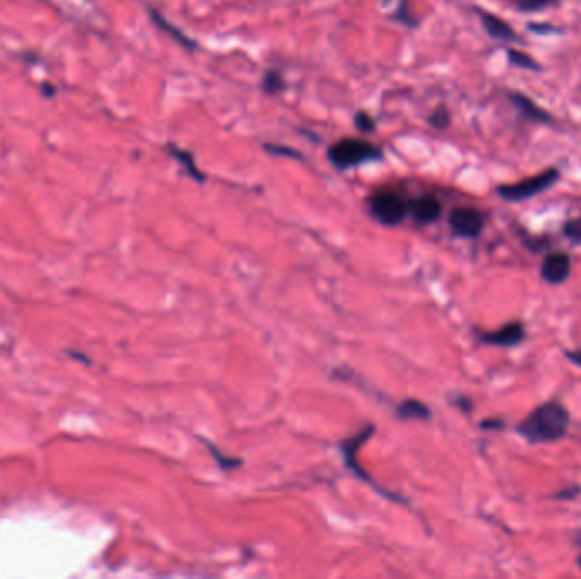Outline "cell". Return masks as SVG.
Listing matches in <instances>:
<instances>
[{
  "label": "cell",
  "instance_id": "6da1fadb",
  "mask_svg": "<svg viewBox=\"0 0 581 579\" xmlns=\"http://www.w3.org/2000/svg\"><path fill=\"white\" fill-rule=\"evenodd\" d=\"M569 415L565 407L551 401L534 409L518 423L517 432L530 444H549L568 434Z\"/></svg>",
  "mask_w": 581,
  "mask_h": 579
},
{
  "label": "cell",
  "instance_id": "7a4b0ae2",
  "mask_svg": "<svg viewBox=\"0 0 581 579\" xmlns=\"http://www.w3.org/2000/svg\"><path fill=\"white\" fill-rule=\"evenodd\" d=\"M381 158L383 152L379 146L359 138H344L329 148V160L339 171H349Z\"/></svg>",
  "mask_w": 581,
  "mask_h": 579
},
{
  "label": "cell",
  "instance_id": "3957f363",
  "mask_svg": "<svg viewBox=\"0 0 581 579\" xmlns=\"http://www.w3.org/2000/svg\"><path fill=\"white\" fill-rule=\"evenodd\" d=\"M559 181V171L557 169H547V171L537 173L536 177H530L526 181H520L517 184L500 185L497 189L498 196L510 201V202H520L526 199L534 198L553 187Z\"/></svg>",
  "mask_w": 581,
  "mask_h": 579
},
{
  "label": "cell",
  "instance_id": "277c9868",
  "mask_svg": "<svg viewBox=\"0 0 581 579\" xmlns=\"http://www.w3.org/2000/svg\"><path fill=\"white\" fill-rule=\"evenodd\" d=\"M372 216L386 226H397L409 216V204L395 191H379L369 201Z\"/></svg>",
  "mask_w": 581,
  "mask_h": 579
},
{
  "label": "cell",
  "instance_id": "5b68a950",
  "mask_svg": "<svg viewBox=\"0 0 581 579\" xmlns=\"http://www.w3.org/2000/svg\"><path fill=\"white\" fill-rule=\"evenodd\" d=\"M449 226L458 237H479L485 228V216L475 208H456L449 214Z\"/></svg>",
  "mask_w": 581,
  "mask_h": 579
},
{
  "label": "cell",
  "instance_id": "8992f818",
  "mask_svg": "<svg viewBox=\"0 0 581 579\" xmlns=\"http://www.w3.org/2000/svg\"><path fill=\"white\" fill-rule=\"evenodd\" d=\"M571 270V260L568 255L563 251L551 253L544 259L541 267V277L547 284H563L569 276Z\"/></svg>",
  "mask_w": 581,
  "mask_h": 579
},
{
  "label": "cell",
  "instance_id": "52a82bcc",
  "mask_svg": "<svg viewBox=\"0 0 581 579\" xmlns=\"http://www.w3.org/2000/svg\"><path fill=\"white\" fill-rule=\"evenodd\" d=\"M526 339V329L522 323H508L497 331H489V333H481V340L489 343V345H497V347H516L518 343L524 342Z\"/></svg>",
  "mask_w": 581,
  "mask_h": 579
},
{
  "label": "cell",
  "instance_id": "ba28073f",
  "mask_svg": "<svg viewBox=\"0 0 581 579\" xmlns=\"http://www.w3.org/2000/svg\"><path fill=\"white\" fill-rule=\"evenodd\" d=\"M409 212L419 223H434L440 218L442 204L434 196H422L409 202Z\"/></svg>",
  "mask_w": 581,
  "mask_h": 579
},
{
  "label": "cell",
  "instance_id": "9c48e42d",
  "mask_svg": "<svg viewBox=\"0 0 581 579\" xmlns=\"http://www.w3.org/2000/svg\"><path fill=\"white\" fill-rule=\"evenodd\" d=\"M481 25L485 27V31L488 33L491 38L500 41H517L514 29L508 26L503 19L497 17L495 14L481 13Z\"/></svg>",
  "mask_w": 581,
  "mask_h": 579
},
{
  "label": "cell",
  "instance_id": "30bf717a",
  "mask_svg": "<svg viewBox=\"0 0 581 579\" xmlns=\"http://www.w3.org/2000/svg\"><path fill=\"white\" fill-rule=\"evenodd\" d=\"M148 13H150L152 21H153V23H155V25L163 31V33H167V34H169L175 43H179L182 48H185V50H191V52L198 48V43H196V41L187 38L179 27H175L173 25H171V23H169V21H167V19H165V17H163L157 9H152V7H150V9H148Z\"/></svg>",
  "mask_w": 581,
  "mask_h": 579
},
{
  "label": "cell",
  "instance_id": "8fae6325",
  "mask_svg": "<svg viewBox=\"0 0 581 579\" xmlns=\"http://www.w3.org/2000/svg\"><path fill=\"white\" fill-rule=\"evenodd\" d=\"M510 101L517 105V109L527 116L532 121H537V123H553V116L547 114L542 107L536 104L532 99H528L527 95L518 93H510Z\"/></svg>",
  "mask_w": 581,
  "mask_h": 579
},
{
  "label": "cell",
  "instance_id": "7c38bea8",
  "mask_svg": "<svg viewBox=\"0 0 581 579\" xmlns=\"http://www.w3.org/2000/svg\"><path fill=\"white\" fill-rule=\"evenodd\" d=\"M169 152H171V155L184 167L185 172H187L196 182L202 184V182L206 181V175L199 171L198 165H196V158H194V155H192L191 152L182 150V148H177V146L173 145H169Z\"/></svg>",
  "mask_w": 581,
  "mask_h": 579
},
{
  "label": "cell",
  "instance_id": "4fadbf2b",
  "mask_svg": "<svg viewBox=\"0 0 581 579\" xmlns=\"http://www.w3.org/2000/svg\"><path fill=\"white\" fill-rule=\"evenodd\" d=\"M398 415L401 418H420V420H427L430 417V409L427 408L420 401H415V399H409L405 401L399 408H398Z\"/></svg>",
  "mask_w": 581,
  "mask_h": 579
},
{
  "label": "cell",
  "instance_id": "5bb4252c",
  "mask_svg": "<svg viewBox=\"0 0 581 579\" xmlns=\"http://www.w3.org/2000/svg\"><path fill=\"white\" fill-rule=\"evenodd\" d=\"M262 89L267 95H279L286 89V80L279 70H269L262 80Z\"/></svg>",
  "mask_w": 581,
  "mask_h": 579
},
{
  "label": "cell",
  "instance_id": "9a60e30c",
  "mask_svg": "<svg viewBox=\"0 0 581 579\" xmlns=\"http://www.w3.org/2000/svg\"><path fill=\"white\" fill-rule=\"evenodd\" d=\"M508 62L512 65L518 66V68H524V70H532V72H539L541 65L527 54V53L518 52V50H508Z\"/></svg>",
  "mask_w": 581,
  "mask_h": 579
},
{
  "label": "cell",
  "instance_id": "2e32d148",
  "mask_svg": "<svg viewBox=\"0 0 581 579\" xmlns=\"http://www.w3.org/2000/svg\"><path fill=\"white\" fill-rule=\"evenodd\" d=\"M391 19L398 21L399 25L407 27L419 26V21L413 17V14L409 11V0H399V5H398L397 11L391 15Z\"/></svg>",
  "mask_w": 581,
  "mask_h": 579
},
{
  "label": "cell",
  "instance_id": "e0dca14e",
  "mask_svg": "<svg viewBox=\"0 0 581 579\" xmlns=\"http://www.w3.org/2000/svg\"><path fill=\"white\" fill-rule=\"evenodd\" d=\"M428 123L436 130H448L450 124L449 111L446 107H437L436 111L428 116Z\"/></svg>",
  "mask_w": 581,
  "mask_h": 579
},
{
  "label": "cell",
  "instance_id": "ac0fdd59",
  "mask_svg": "<svg viewBox=\"0 0 581 579\" xmlns=\"http://www.w3.org/2000/svg\"><path fill=\"white\" fill-rule=\"evenodd\" d=\"M264 150L267 153H271V155H279V157H288V158H296V160H303V155L298 152V150H294V148H290V146H281V145H271V143H265Z\"/></svg>",
  "mask_w": 581,
  "mask_h": 579
},
{
  "label": "cell",
  "instance_id": "d6986e66",
  "mask_svg": "<svg viewBox=\"0 0 581 579\" xmlns=\"http://www.w3.org/2000/svg\"><path fill=\"white\" fill-rule=\"evenodd\" d=\"M354 123H356V128L359 132H372L376 130V121L372 119L370 114L364 113V111H359L356 116H354Z\"/></svg>",
  "mask_w": 581,
  "mask_h": 579
},
{
  "label": "cell",
  "instance_id": "ffe728a7",
  "mask_svg": "<svg viewBox=\"0 0 581 579\" xmlns=\"http://www.w3.org/2000/svg\"><path fill=\"white\" fill-rule=\"evenodd\" d=\"M555 0H518V9L524 13H536L551 5Z\"/></svg>",
  "mask_w": 581,
  "mask_h": 579
},
{
  "label": "cell",
  "instance_id": "44dd1931",
  "mask_svg": "<svg viewBox=\"0 0 581 579\" xmlns=\"http://www.w3.org/2000/svg\"><path fill=\"white\" fill-rule=\"evenodd\" d=\"M565 235L573 241V243H581V218L578 220H571L565 224Z\"/></svg>",
  "mask_w": 581,
  "mask_h": 579
},
{
  "label": "cell",
  "instance_id": "7402d4cb",
  "mask_svg": "<svg viewBox=\"0 0 581 579\" xmlns=\"http://www.w3.org/2000/svg\"><path fill=\"white\" fill-rule=\"evenodd\" d=\"M527 27L532 33H537V34H553V33H557V27L549 26V25H528Z\"/></svg>",
  "mask_w": 581,
  "mask_h": 579
},
{
  "label": "cell",
  "instance_id": "603a6c76",
  "mask_svg": "<svg viewBox=\"0 0 581 579\" xmlns=\"http://www.w3.org/2000/svg\"><path fill=\"white\" fill-rule=\"evenodd\" d=\"M566 357H568L569 360H571L573 364H576V366H580L581 368V348H578V350H573V352H568Z\"/></svg>",
  "mask_w": 581,
  "mask_h": 579
},
{
  "label": "cell",
  "instance_id": "cb8c5ba5",
  "mask_svg": "<svg viewBox=\"0 0 581 579\" xmlns=\"http://www.w3.org/2000/svg\"><path fill=\"white\" fill-rule=\"evenodd\" d=\"M481 427H483V428H502L503 421L502 420L483 421V423H481Z\"/></svg>",
  "mask_w": 581,
  "mask_h": 579
},
{
  "label": "cell",
  "instance_id": "d4e9b609",
  "mask_svg": "<svg viewBox=\"0 0 581 579\" xmlns=\"http://www.w3.org/2000/svg\"><path fill=\"white\" fill-rule=\"evenodd\" d=\"M578 564H580V567H581V557L580 559H578Z\"/></svg>",
  "mask_w": 581,
  "mask_h": 579
}]
</instances>
